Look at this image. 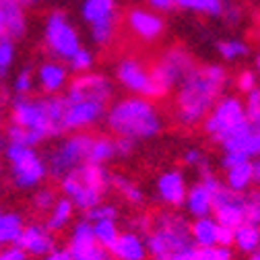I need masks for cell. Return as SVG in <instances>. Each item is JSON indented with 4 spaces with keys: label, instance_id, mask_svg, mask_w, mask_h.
<instances>
[{
    "label": "cell",
    "instance_id": "obj_7",
    "mask_svg": "<svg viewBox=\"0 0 260 260\" xmlns=\"http://www.w3.org/2000/svg\"><path fill=\"white\" fill-rule=\"evenodd\" d=\"M91 139H93V135H89V133H71L60 143H56L44 155L48 176L54 180H62L64 176L71 174L73 170H77L79 166L87 164V153H89Z\"/></svg>",
    "mask_w": 260,
    "mask_h": 260
},
{
    "label": "cell",
    "instance_id": "obj_17",
    "mask_svg": "<svg viewBox=\"0 0 260 260\" xmlns=\"http://www.w3.org/2000/svg\"><path fill=\"white\" fill-rule=\"evenodd\" d=\"M27 31V17L23 0H0V36L21 40Z\"/></svg>",
    "mask_w": 260,
    "mask_h": 260
},
{
    "label": "cell",
    "instance_id": "obj_22",
    "mask_svg": "<svg viewBox=\"0 0 260 260\" xmlns=\"http://www.w3.org/2000/svg\"><path fill=\"white\" fill-rule=\"evenodd\" d=\"M217 230H219V223L211 215L194 219L190 223L192 244L197 248H213V246H217Z\"/></svg>",
    "mask_w": 260,
    "mask_h": 260
},
{
    "label": "cell",
    "instance_id": "obj_25",
    "mask_svg": "<svg viewBox=\"0 0 260 260\" xmlns=\"http://www.w3.org/2000/svg\"><path fill=\"white\" fill-rule=\"evenodd\" d=\"M25 227V219L21 213L7 211L0 213V246H13L19 242Z\"/></svg>",
    "mask_w": 260,
    "mask_h": 260
},
{
    "label": "cell",
    "instance_id": "obj_21",
    "mask_svg": "<svg viewBox=\"0 0 260 260\" xmlns=\"http://www.w3.org/2000/svg\"><path fill=\"white\" fill-rule=\"evenodd\" d=\"M184 205H186V211L194 219L207 217V215L213 213V197H211V192L205 188L203 182H199V184H194V186L188 188Z\"/></svg>",
    "mask_w": 260,
    "mask_h": 260
},
{
    "label": "cell",
    "instance_id": "obj_12",
    "mask_svg": "<svg viewBox=\"0 0 260 260\" xmlns=\"http://www.w3.org/2000/svg\"><path fill=\"white\" fill-rule=\"evenodd\" d=\"M244 194L246 192H234L225 184H221L213 192V219L221 227L236 230L244 223Z\"/></svg>",
    "mask_w": 260,
    "mask_h": 260
},
{
    "label": "cell",
    "instance_id": "obj_10",
    "mask_svg": "<svg viewBox=\"0 0 260 260\" xmlns=\"http://www.w3.org/2000/svg\"><path fill=\"white\" fill-rule=\"evenodd\" d=\"M246 122H248V118H246L244 104L238 100V97L230 95V97H221V100H217V104L205 116L203 128L213 141L221 143L227 135H232L234 130H238Z\"/></svg>",
    "mask_w": 260,
    "mask_h": 260
},
{
    "label": "cell",
    "instance_id": "obj_35",
    "mask_svg": "<svg viewBox=\"0 0 260 260\" xmlns=\"http://www.w3.org/2000/svg\"><path fill=\"white\" fill-rule=\"evenodd\" d=\"M56 192L52 190V188H36V192L31 194V207H34V211L36 213H48L52 207H54V203H56Z\"/></svg>",
    "mask_w": 260,
    "mask_h": 260
},
{
    "label": "cell",
    "instance_id": "obj_9",
    "mask_svg": "<svg viewBox=\"0 0 260 260\" xmlns=\"http://www.w3.org/2000/svg\"><path fill=\"white\" fill-rule=\"evenodd\" d=\"M44 44L46 50L54 56V60L69 62L75 52H79L81 38L75 25L62 11H52L44 21Z\"/></svg>",
    "mask_w": 260,
    "mask_h": 260
},
{
    "label": "cell",
    "instance_id": "obj_26",
    "mask_svg": "<svg viewBox=\"0 0 260 260\" xmlns=\"http://www.w3.org/2000/svg\"><path fill=\"white\" fill-rule=\"evenodd\" d=\"M81 17L89 25L97 23V21H104V19H110V17H118L116 0H83Z\"/></svg>",
    "mask_w": 260,
    "mask_h": 260
},
{
    "label": "cell",
    "instance_id": "obj_50",
    "mask_svg": "<svg viewBox=\"0 0 260 260\" xmlns=\"http://www.w3.org/2000/svg\"><path fill=\"white\" fill-rule=\"evenodd\" d=\"M248 118V122L250 124H254V126H258L260 128V110L258 112H254V114H250V116H246Z\"/></svg>",
    "mask_w": 260,
    "mask_h": 260
},
{
    "label": "cell",
    "instance_id": "obj_54",
    "mask_svg": "<svg viewBox=\"0 0 260 260\" xmlns=\"http://www.w3.org/2000/svg\"><path fill=\"white\" fill-rule=\"evenodd\" d=\"M256 69H258V73H260V54L256 56Z\"/></svg>",
    "mask_w": 260,
    "mask_h": 260
},
{
    "label": "cell",
    "instance_id": "obj_36",
    "mask_svg": "<svg viewBox=\"0 0 260 260\" xmlns=\"http://www.w3.org/2000/svg\"><path fill=\"white\" fill-rule=\"evenodd\" d=\"M34 87H36V77H34V71H31L29 67L21 69V71L13 77V91H15V95H19V97L31 95Z\"/></svg>",
    "mask_w": 260,
    "mask_h": 260
},
{
    "label": "cell",
    "instance_id": "obj_2",
    "mask_svg": "<svg viewBox=\"0 0 260 260\" xmlns=\"http://www.w3.org/2000/svg\"><path fill=\"white\" fill-rule=\"evenodd\" d=\"M230 83L225 69L219 64L194 67L186 79L178 85L176 95V118L184 126H194L205 120L219 95Z\"/></svg>",
    "mask_w": 260,
    "mask_h": 260
},
{
    "label": "cell",
    "instance_id": "obj_1",
    "mask_svg": "<svg viewBox=\"0 0 260 260\" xmlns=\"http://www.w3.org/2000/svg\"><path fill=\"white\" fill-rule=\"evenodd\" d=\"M11 124L5 128V141L17 145L38 147L52 137L64 135L62 95H42V97H19L11 102Z\"/></svg>",
    "mask_w": 260,
    "mask_h": 260
},
{
    "label": "cell",
    "instance_id": "obj_43",
    "mask_svg": "<svg viewBox=\"0 0 260 260\" xmlns=\"http://www.w3.org/2000/svg\"><path fill=\"white\" fill-rule=\"evenodd\" d=\"M244 110H246V116H250V114H254V112L260 110V87H254L250 93H246Z\"/></svg>",
    "mask_w": 260,
    "mask_h": 260
},
{
    "label": "cell",
    "instance_id": "obj_49",
    "mask_svg": "<svg viewBox=\"0 0 260 260\" xmlns=\"http://www.w3.org/2000/svg\"><path fill=\"white\" fill-rule=\"evenodd\" d=\"M155 11H170L174 9V0H147Z\"/></svg>",
    "mask_w": 260,
    "mask_h": 260
},
{
    "label": "cell",
    "instance_id": "obj_6",
    "mask_svg": "<svg viewBox=\"0 0 260 260\" xmlns=\"http://www.w3.org/2000/svg\"><path fill=\"white\" fill-rule=\"evenodd\" d=\"M3 155H5L9 180L17 190H36L46 182L48 168L38 147L5 143Z\"/></svg>",
    "mask_w": 260,
    "mask_h": 260
},
{
    "label": "cell",
    "instance_id": "obj_44",
    "mask_svg": "<svg viewBox=\"0 0 260 260\" xmlns=\"http://www.w3.org/2000/svg\"><path fill=\"white\" fill-rule=\"evenodd\" d=\"M27 258H29V256H27L17 244L0 248V260H27Z\"/></svg>",
    "mask_w": 260,
    "mask_h": 260
},
{
    "label": "cell",
    "instance_id": "obj_5",
    "mask_svg": "<svg viewBox=\"0 0 260 260\" xmlns=\"http://www.w3.org/2000/svg\"><path fill=\"white\" fill-rule=\"evenodd\" d=\"M145 246L155 260H174L178 254L194 246L190 223L178 213H164L151 223V230L145 236Z\"/></svg>",
    "mask_w": 260,
    "mask_h": 260
},
{
    "label": "cell",
    "instance_id": "obj_31",
    "mask_svg": "<svg viewBox=\"0 0 260 260\" xmlns=\"http://www.w3.org/2000/svg\"><path fill=\"white\" fill-rule=\"evenodd\" d=\"M89 36H91V42L95 46H108L114 36H116V29H118V17H110V19H104V21H97V23H91L89 25Z\"/></svg>",
    "mask_w": 260,
    "mask_h": 260
},
{
    "label": "cell",
    "instance_id": "obj_14",
    "mask_svg": "<svg viewBox=\"0 0 260 260\" xmlns=\"http://www.w3.org/2000/svg\"><path fill=\"white\" fill-rule=\"evenodd\" d=\"M67 250L73 260H108V250H104L95 242L91 221H87V219H79L73 225Z\"/></svg>",
    "mask_w": 260,
    "mask_h": 260
},
{
    "label": "cell",
    "instance_id": "obj_15",
    "mask_svg": "<svg viewBox=\"0 0 260 260\" xmlns=\"http://www.w3.org/2000/svg\"><path fill=\"white\" fill-rule=\"evenodd\" d=\"M17 246L27 256L42 258V256H46L48 252H52L56 248V240H54V234L48 230L44 223L31 221V223H25L23 234H21Z\"/></svg>",
    "mask_w": 260,
    "mask_h": 260
},
{
    "label": "cell",
    "instance_id": "obj_53",
    "mask_svg": "<svg viewBox=\"0 0 260 260\" xmlns=\"http://www.w3.org/2000/svg\"><path fill=\"white\" fill-rule=\"evenodd\" d=\"M250 260H260V250H256V252H252V258Z\"/></svg>",
    "mask_w": 260,
    "mask_h": 260
},
{
    "label": "cell",
    "instance_id": "obj_28",
    "mask_svg": "<svg viewBox=\"0 0 260 260\" xmlns=\"http://www.w3.org/2000/svg\"><path fill=\"white\" fill-rule=\"evenodd\" d=\"M234 246L246 254L260 250V227L248 225V223H242L240 227H236L234 230Z\"/></svg>",
    "mask_w": 260,
    "mask_h": 260
},
{
    "label": "cell",
    "instance_id": "obj_11",
    "mask_svg": "<svg viewBox=\"0 0 260 260\" xmlns=\"http://www.w3.org/2000/svg\"><path fill=\"white\" fill-rule=\"evenodd\" d=\"M114 95V85L112 81L102 75V73H83L77 75L64 89L67 100H89V102H100L110 106V100Z\"/></svg>",
    "mask_w": 260,
    "mask_h": 260
},
{
    "label": "cell",
    "instance_id": "obj_38",
    "mask_svg": "<svg viewBox=\"0 0 260 260\" xmlns=\"http://www.w3.org/2000/svg\"><path fill=\"white\" fill-rule=\"evenodd\" d=\"M93 67V54L87 50V48H79V52H75L69 60V69L77 75H83V73H89Z\"/></svg>",
    "mask_w": 260,
    "mask_h": 260
},
{
    "label": "cell",
    "instance_id": "obj_23",
    "mask_svg": "<svg viewBox=\"0 0 260 260\" xmlns=\"http://www.w3.org/2000/svg\"><path fill=\"white\" fill-rule=\"evenodd\" d=\"M73 215H75V207H73V203H71L69 199L60 197V199H56L54 207L48 211V217H46L44 225L48 227L52 234H58V232L67 230V227L71 225Z\"/></svg>",
    "mask_w": 260,
    "mask_h": 260
},
{
    "label": "cell",
    "instance_id": "obj_42",
    "mask_svg": "<svg viewBox=\"0 0 260 260\" xmlns=\"http://www.w3.org/2000/svg\"><path fill=\"white\" fill-rule=\"evenodd\" d=\"M236 85H238V89L246 95V93H250L254 87H258V85H256V75H254L252 71H242V73L238 75Z\"/></svg>",
    "mask_w": 260,
    "mask_h": 260
},
{
    "label": "cell",
    "instance_id": "obj_16",
    "mask_svg": "<svg viewBox=\"0 0 260 260\" xmlns=\"http://www.w3.org/2000/svg\"><path fill=\"white\" fill-rule=\"evenodd\" d=\"M34 77L44 95H58L69 85V67L60 60H44L36 69Z\"/></svg>",
    "mask_w": 260,
    "mask_h": 260
},
{
    "label": "cell",
    "instance_id": "obj_18",
    "mask_svg": "<svg viewBox=\"0 0 260 260\" xmlns=\"http://www.w3.org/2000/svg\"><path fill=\"white\" fill-rule=\"evenodd\" d=\"M155 190H157V199L164 205H168V207H182L184 199H186V192H188V186H186V180H184L182 172L168 170V172H164L157 178Z\"/></svg>",
    "mask_w": 260,
    "mask_h": 260
},
{
    "label": "cell",
    "instance_id": "obj_46",
    "mask_svg": "<svg viewBox=\"0 0 260 260\" xmlns=\"http://www.w3.org/2000/svg\"><path fill=\"white\" fill-rule=\"evenodd\" d=\"M217 246L232 248V246H234V230L219 225V230H217Z\"/></svg>",
    "mask_w": 260,
    "mask_h": 260
},
{
    "label": "cell",
    "instance_id": "obj_55",
    "mask_svg": "<svg viewBox=\"0 0 260 260\" xmlns=\"http://www.w3.org/2000/svg\"><path fill=\"white\" fill-rule=\"evenodd\" d=\"M0 248H3V246H0Z\"/></svg>",
    "mask_w": 260,
    "mask_h": 260
},
{
    "label": "cell",
    "instance_id": "obj_32",
    "mask_svg": "<svg viewBox=\"0 0 260 260\" xmlns=\"http://www.w3.org/2000/svg\"><path fill=\"white\" fill-rule=\"evenodd\" d=\"M174 7H180L186 11H197L209 17H221L225 3L223 0H174Z\"/></svg>",
    "mask_w": 260,
    "mask_h": 260
},
{
    "label": "cell",
    "instance_id": "obj_37",
    "mask_svg": "<svg viewBox=\"0 0 260 260\" xmlns=\"http://www.w3.org/2000/svg\"><path fill=\"white\" fill-rule=\"evenodd\" d=\"M217 50L223 60H238L248 54V46L242 40H225L217 44Z\"/></svg>",
    "mask_w": 260,
    "mask_h": 260
},
{
    "label": "cell",
    "instance_id": "obj_48",
    "mask_svg": "<svg viewBox=\"0 0 260 260\" xmlns=\"http://www.w3.org/2000/svg\"><path fill=\"white\" fill-rule=\"evenodd\" d=\"M250 174H252V184L260 186V157L250 159Z\"/></svg>",
    "mask_w": 260,
    "mask_h": 260
},
{
    "label": "cell",
    "instance_id": "obj_3",
    "mask_svg": "<svg viewBox=\"0 0 260 260\" xmlns=\"http://www.w3.org/2000/svg\"><path fill=\"white\" fill-rule=\"evenodd\" d=\"M106 126L116 137L130 139V141H147L157 137L164 130L159 110L151 104L147 97H124L108 106L104 116Z\"/></svg>",
    "mask_w": 260,
    "mask_h": 260
},
{
    "label": "cell",
    "instance_id": "obj_40",
    "mask_svg": "<svg viewBox=\"0 0 260 260\" xmlns=\"http://www.w3.org/2000/svg\"><path fill=\"white\" fill-rule=\"evenodd\" d=\"M199 260H232V248H199Z\"/></svg>",
    "mask_w": 260,
    "mask_h": 260
},
{
    "label": "cell",
    "instance_id": "obj_33",
    "mask_svg": "<svg viewBox=\"0 0 260 260\" xmlns=\"http://www.w3.org/2000/svg\"><path fill=\"white\" fill-rule=\"evenodd\" d=\"M17 60V46L11 38L0 36V83H3Z\"/></svg>",
    "mask_w": 260,
    "mask_h": 260
},
{
    "label": "cell",
    "instance_id": "obj_13",
    "mask_svg": "<svg viewBox=\"0 0 260 260\" xmlns=\"http://www.w3.org/2000/svg\"><path fill=\"white\" fill-rule=\"evenodd\" d=\"M116 79L124 89H128L130 93H137L139 97H147V100H155V97H159L157 89L153 85L151 73L137 58L120 60L118 69H116Z\"/></svg>",
    "mask_w": 260,
    "mask_h": 260
},
{
    "label": "cell",
    "instance_id": "obj_45",
    "mask_svg": "<svg viewBox=\"0 0 260 260\" xmlns=\"http://www.w3.org/2000/svg\"><path fill=\"white\" fill-rule=\"evenodd\" d=\"M116 157H128L130 153L135 151V141H130V139H122V137H116Z\"/></svg>",
    "mask_w": 260,
    "mask_h": 260
},
{
    "label": "cell",
    "instance_id": "obj_56",
    "mask_svg": "<svg viewBox=\"0 0 260 260\" xmlns=\"http://www.w3.org/2000/svg\"><path fill=\"white\" fill-rule=\"evenodd\" d=\"M0 213H3V211H0Z\"/></svg>",
    "mask_w": 260,
    "mask_h": 260
},
{
    "label": "cell",
    "instance_id": "obj_34",
    "mask_svg": "<svg viewBox=\"0 0 260 260\" xmlns=\"http://www.w3.org/2000/svg\"><path fill=\"white\" fill-rule=\"evenodd\" d=\"M244 223L260 227V190L244 194Z\"/></svg>",
    "mask_w": 260,
    "mask_h": 260
},
{
    "label": "cell",
    "instance_id": "obj_8",
    "mask_svg": "<svg viewBox=\"0 0 260 260\" xmlns=\"http://www.w3.org/2000/svg\"><path fill=\"white\" fill-rule=\"evenodd\" d=\"M194 67H197V64H194L192 56L186 50H182V48L166 50L159 56V60L153 64V69L149 71L151 79H153V85L157 89V95L159 97L168 95L174 87H178L186 79V75Z\"/></svg>",
    "mask_w": 260,
    "mask_h": 260
},
{
    "label": "cell",
    "instance_id": "obj_51",
    "mask_svg": "<svg viewBox=\"0 0 260 260\" xmlns=\"http://www.w3.org/2000/svg\"><path fill=\"white\" fill-rule=\"evenodd\" d=\"M5 141V126H3V112H0V153H3V143Z\"/></svg>",
    "mask_w": 260,
    "mask_h": 260
},
{
    "label": "cell",
    "instance_id": "obj_20",
    "mask_svg": "<svg viewBox=\"0 0 260 260\" xmlns=\"http://www.w3.org/2000/svg\"><path fill=\"white\" fill-rule=\"evenodd\" d=\"M112 252L114 260H145L149 256L145 240L137 232H124L116 238L114 246L108 250Z\"/></svg>",
    "mask_w": 260,
    "mask_h": 260
},
{
    "label": "cell",
    "instance_id": "obj_39",
    "mask_svg": "<svg viewBox=\"0 0 260 260\" xmlns=\"http://www.w3.org/2000/svg\"><path fill=\"white\" fill-rule=\"evenodd\" d=\"M85 219L87 221H104V219H114L118 221V209L114 205H108V203H100V205H95L93 209L85 211Z\"/></svg>",
    "mask_w": 260,
    "mask_h": 260
},
{
    "label": "cell",
    "instance_id": "obj_29",
    "mask_svg": "<svg viewBox=\"0 0 260 260\" xmlns=\"http://www.w3.org/2000/svg\"><path fill=\"white\" fill-rule=\"evenodd\" d=\"M112 188L120 194V197H122L128 205L139 207V205L145 203V194H143V190H141L133 180H128V178L122 176V174H112Z\"/></svg>",
    "mask_w": 260,
    "mask_h": 260
},
{
    "label": "cell",
    "instance_id": "obj_47",
    "mask_svg": "<svg viewBox=\"0 0 260 260\" xmlns=\"http://www.w3.org/2000/svg\"><path fill=\"white\" fill-rule=\"evenodd\" d=\"M42 260H73L67 248H54L52 252H48L46 256H42Z\"/></svg>",
    "mask_w": 260,
    "mask_h": 260
},
{
    "label": "cell",
    "instance_id": "obj_24",
    "mask_svg": "<svg viewBox=\"0 0 260 260\" xmlns=\"http://www.w3.org/2000/svg\"><path fill=\"white\" fill-rule=\"evenodd\" d=\"M112 159H116V141L106 135H93L89 153H87V164L106 166Z\"/></svg>",
    "mask_w": 260,
    "mask_h": 260
},
{
    "label": "cell",
    "instance_id": "obj_52",
    "mask_svg": "<svg viewBox=\"0 0 260 260\" xmlns=\"http://www.w3.org/2000/svg\"><path fill=\"white\" fill-rule=\"evenodd\" d=\"M38 3H44V0H23V5H38Z\"/></svg>",
    "mask_w": 260,
    "mask_h": 260
},
{
    "label": "cell",
    "instance_id": "obj_4",
    "mask_svg": "<svg viewBox=\"0 0 260 260\" xmlns=\"http://www.w3.org/2000/svg\"><path fill=\"white\" fill-rule=\"evenodd\" d=\"M58 182L62 197L69 199L75 209L89 211L104 203L106 192L112 188V172H108L106 166L83 164Z\"/></svg>",
    "mask_w": 260,
    "mask_h": 260
},
{
    "label": "cell",
    "instance_id": "obj_41",
    "mask_svg": "<svg viewBox=\"0 0 260 260\" xmlns=\"http://www.w3.org/2000/svg\"><path fill=\"white\" fill-rule=\"evenodd\" d=\"M184 164L201 170V168L209 166V161H207V157H205V153H203L201 149H188V151L184 153Z\"/></svg>",
    "mask_w": 260,
    "mask_h": 260
},
{
    "label": "cell",
    "instance_id": "obj_19",
    "mask_svg": "<svg viewBox=\"0 0 260 260\" xmlns=\"http://www.w3.org/2000/svg\"><path fill=\"white\" fill-rule=\"evenodd\" d=\"M128 27L143 42H153L164 34L166 23L159 15H155L147 9H133L128 13Z\"/></svg>",
    "mask_w": 260,
    "mask_h": 260
},
{
    "label": "cell",
    "instance_id": "obj_30",
    "mask_svg": "<svg viewBox=\"0 0 260 260\" xmlns=\"http://www.w3.org/2000/svg\"><path fill=\"white\" fill-rule=\"evenodd\" d=\"M91 230H93V238L95 242L100 244L104 250H110L116 242V238L120 236L118 232V223L114 219H104V221H93L91 223Z\"/></svg>",
    "mask_w": 260,
    "mask_h": 260
},
{
    "label": "cell",
    "instance_id": "obj_27",
    "mask_svg": "<svg viewBox=\"0 0 260 260\" xmlns=\"http://www.w3.org/2000/svg\"><path fill=\"white\" fill-rule=\"evenodd\" d=\"M225 186L234 192H248L252 186V174H250V159L242 164L230 166L225 170Z\"/></svg>",
    "mask_w": 260,
    "mask_h": 260
}]
</instances>
